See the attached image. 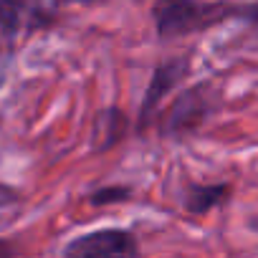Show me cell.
<instances>
[{
    "label": "cell",
    "mask_w": 258,
    "mask_h": 258,
    "mask_svg": "<svg viewBox=\"0 0 258 258\" xmlns=\"http://www.w3.org/2000/svg\"><path fill=\"white\" fill-rule=\"evenodd\" d=\"M152 21L160 38H182L230 21L258 26V0H155Z\"/></svg>",
    "instance_id": "obj_1"
},
{
    "label": "cell",
    "mask_w": 258,
    "mask_h": 258,
    "mask_svg": "<svg viewBox=\"0 0 258 258\" xmlns=\"http://www.w3.org/2000/svg\"><path fill=\"white\" fill-rule=\"evenodd\" d=\"M215 111V91L210 84H198L177 94L170 109L160 119V132L165 137H185L205 124V119Z\"/></svg>",
    "instance_id": "obj_2"
},
{
    "label": "cell",
    "mask_w": 258,
    "mask_h": 258,
    "mask_svg": "<svg viewBox=\"0 0 258 258\" xmlns=\"http://www.w3.org/2000/svg\"><path fill=\"white\" fill-rule=\"evenodd\" d=\"M63 255H76V258H101V255H137L140 243L129 230H116V228H104V230H91L71 243L63 245Z\"/></svg>",
    "instance_id": "obj_3"
},
{
    "label": "cell",
    "mask_w": 258,
    "mask_h": 258,
    "mask_svg": "<svg viewBox=\"0 0 258 258\" xmlns=\"http://www.w3.org/2000/svg\"><path fill=\"white\" fill-rule=\"evenodd\" d=\"M190 71V58L182 56V58H167L162 63H157L152 79H150V86L145 91V99H142V106H140V119H137V129L145 132V129L152 124V119L157 116V109H160V101L187 76Z\"/></svg>",
    "instance_id": "obj_4"
},
{
    "label": "cell",
    "mask_w": 258,
    "mask_h": 258,
    "mask_svg": "<svg viewBox=\"0 0 258 258\" xmlns=\"http://www.w3.org/2000/svg\"><path fill=\"white\" fill-rule=\"evenodd\" d=\"M48 23V16L31 0H0V33L13 38L21 31H33Z\"/></svg>",
    "instance_id": "obj_5"
},
{
    "label": "cell",
    "mask_w": 258,
    "mask_h": 258,
    "mask_svg": "<svg viewBox=\"0 0 258 258\" xmlns=\"http://www.w3.org/2000/svg\"><path fill=\"white\" fill-rule=\"evenodd\" d=\"M126 132V116L121 109L109 106L101 109L94 116V129H91V150L94 152H106L111 147H116L124 140Z\"/></svg>",
    "instance_id": "obj_6"
},
{
    "label": "cell",
    "mask_w": 258,
    "mask_h": 258,
    "mask_svg": "<svg viewBox=\"0 0 258 258\" xmlns=\"http://www.w3.org/2000/svg\"><path fill=\"white\" fill-rule=\"evenodd\" d=\"M228 198H230V185H225V182H220V185H198V182H192V185H187L182 203H185V210L190 215H205L213 208L228 203Z\"/></svg>",
    "instance_id": "obj_7"
},
{
    "label": "cell",
    "mask_w": 258,
    "mask_h": 258,
    "mask_svg": "<svg viewBox=\"0 0 258 258\" xmlns=\"http://www.w3.org/2000/svg\"><path fill=\"white\" fill-rule=\"evenodd\" d=\"M129 198H132V190L114 185V187H101V190H96V192L91 195V203H94V205H111V203H121V200H129Z\"/></svg>",
    "instance_id": "obj_8"
},
{
    "label": "cell",
    "mask_w": 258,
    "mask_h": 258,
    "mask_svg": "<svg viewBox=\"0 0 258 258\" xmlns=\"http://www.w3.org/2000/svg\"><path fill=\"white\" fill-rule=\"evenodd\" d=\"M16 203H21V195H18L13 187H8V185L0 182V210H6V208H11V205H16Z\"/></svg>",
    "instance_id": "obj_9"
},
{
    "label": "cell",
    "mask_w": 258,
    "mask_h": 258,
    "mask_svg": "<svg viewBox=\"0 0 258 258\" xmlns=\"http://www.w3.org/2000/svg\"><path fill=\"white\" fill-rule=\"evenodd\" d=\"M13 253V245L6 243V240H0V255H11Z\"/></svg>",
    "instance_id": "obj_10"
},
{
    "label": "cell",
    "mask_w": 258,
    "mask_h": 258,
    "mask_svg": "<svg viewBox=\"0 0 258 258\" xmlns=\"http://www.w3.org/2000/svg\"><path fill=\"white\" fill-rule=\"evenodd\" d=\"M248 225H250V228H253V230H258V220H250V223H248Z\"/></svg>",
    "instance_id": "obj_11"
}]
</instances>
